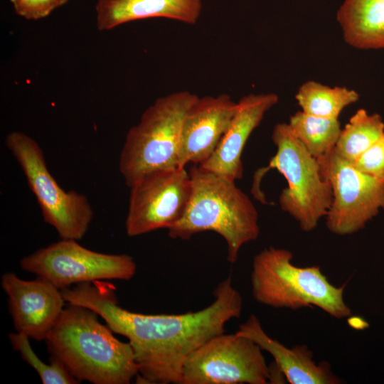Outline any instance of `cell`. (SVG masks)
Segmentation results:
<instances>
[{
    "label": "cell",
    "mask_w": 384,
    "mask_h": 384,
    "mask_svg": "<svg viewBox=\"0 0 384 384\" xmlns=\"http://www.w3.org/2000/svg\"><path fill=\"white\" fill-rule=\"evenodd\" d=\"M279 101L273 92L250 93L237 102V109L230 125L212 155L198 166L231 180L241 179L244 146L252 132L266 113Z\"/></svg>",
    "instance_id": "14"
},
{
    "label": "cell",
    "mask_w": 384,
    "mask_h": 384,
    "mask_svg": "<svg viewBox=\"0 0 384 384\" xmlns=\"http://www.w3.org/2000/svg\"><path fill=\"white\" fill-rule=\"evenodd\" d=\"M237 334L255 342L262 350L268 352L274 363L291 384H339L341 380L336 375L329 363H316L313 352L304 344L287 347L271 338L264 331L260 319L250 314L241 324Z\"/></svg>",
    "instance_id": "15"
},
{
    "label": "cell",
    "mask_w": 384,
    "mask_h": 384,
    "mask_svg": "<svg viewBox=\"0 0 384 384\" xmlns=\"http://www.w3.org/2000/svg\"><path fill=\"white\" fill-rule=\"evenodd\" d=\"M98 314L68 304L45 340L50 358L79 382L129 384L139 373L131 344L114 336Z\"/></svg>",
    "instance_id": "2"
},
{
    "label": "cell",
    "mask_w": 384,
    "mask_h": 384,
    "mask_svg": "<svg viewBox=\"0 0 384 384\" xmlns=\"http://www.w3.org/2000/svg\"><path fill=\"white\" fill-rule=\"evenodd\" d=\"M352 164L366 174L384 178V134Z\"/></svg>",
    "instance_id": "22"
},
{
    "label": "cell",
    "mask_w": 384,
    "mask_h": 384,
    "mask_svg": "<svg viewBox=\"0 0 384 384\" xmlns=\"http://www.w3.org/2000/svg\"><path fill=\"white\" fill-rule=\"evenodd\" d=\"M336 18L348 45L384 48V0H343Z\"/></svg>",
    "instance_id": "17"
},
{
    "label": "cell",
    "mask_w": 384,
    "mask_h": 384,
    "mask_svg": "<svg viewBox=\"0 0 384 384\" xmlns=\"http://www.w3.org/2000/svg\"><path fill=\"white\" fill-rule=\"evenodd\" d=\"M237 109V102L223 93L198 97L183 118L178 153V167L189 162L201 164L217 148Z\"/></svg>",
    "instance_id": "13"
},
{
    "label": "cell",
    "mask_w": 384,
    "mask_h": 384,
    "mask_svg": "<svg viewBox=\"0 0 384 384\" xmlns=\"http://www.w3.org/2000/svg\"><path fill=\"white\" fill-rule=\"evenodd\" d=\"M5 144L21 166L44 221L55 228L60 239L81 240L94 215L88 198L61 188L47 167L42 149L28 134L12 132Z\"/></svg>",
    "instance_id": "7"
},
{
    "label": "cell",
    "mask_w": 384,
    "mask_h": 384,
    "mask_svg": "<svg viewBox=\"0 0 384 384\" xmlns=\"http://www.w3.org/2000/svg\"><path fill=\"white\" fill-rule=\"evenodd\" d=\"M292 259L290 250L274 247L255 255L251 286L257 302L292 310L315 306L337 319L351 316V310L343 298L345 284L336 287L320 267H298Z\"/></svg>",
    "instance_id": "4"
},
{
    "label": "cell",
    "mask_w": 384,
    "mask_h": 384,
    "mask_svg": "<svg viewBox=\"0 0 384 384\" xmlns=\"http://www.w3.org/2000/svg\"><path fill=\"white\" fill-rule=\"evenodd\" d=\"M316 159L322 178L332 190V202L326 215L331 233L353 234L384 209V178L358 170L334 149Z\"/></svg>",
    "instance_id": "9"
},
{
    "label": "cell",
    "mask_w": 384,
    "mask_h": 384,
    "mask_svg": "<svg viewBox=\"0 0 384 384\" xmlns=\"http://www.w3.org/2000/svg\"><path fill=\"white\" fill-rule=\"evenodd\" d=\"M383 134L382 117L359 109L341 129L334 150L352 164Z\"/></svg>",
    "instance_id": "20"
},
{
    "label": "cell",
    "mask_w": 384,
    "mask_h": 384,
    "mask_svg": "<svg viewBox=\"0 0 384 384\" xmlns=\"http://www.w3.org/2000/svg\"><path fill=\"white\" fill-rule=\"evenodd\" d=\"M197 97L186 90L161 97L129 129L119 159V170L128 187L151 171L178 167L183 118Z\"/></svg>",
    "instance_id": "6"
},
{
    "label": "cell",
    "mask_w": 384,
    "mask_h": 384,
    "mask_svg": "<svg viewBox=\"0 0 384 384\" xmlns=\"http://www.w3.org/2000/svg\"><path fill=\"white\" fill-rule=\"evenodd\" d=\"M276 154L269 165L255 174L252 193L266 203L260 188V180L270 169L277 170L287 187L279 194L281 209L289 214L304 232L314 230L326 217L332 202V190L320 173L317 159L297 139L287 123L277 124L272 132Z\"/></svg>",
    "instance_id": "5"
},
{
    "label": "cell",
    "mask_w": 384,
    "mask_h": 384,
    "mask_svg": "<svg viewBox=\"0 0 384 384\" xmlns=\"http://www.w3.org/2000/svg\"><path fill=\"white\" fill-rule=\"evenodd\" d=\"M295 99L301 110L317 117L338 119L342 111L359 100L354 90L342 86L330 87L308 80L299 87Z\"/></svg>",
    "instance_id": "18"
},
{
    "label": "cell",
    "mask_w": 384,
    "mask_h": 384,
    "mask_svg": "<svg viewBox=\"0 0 384 384\" xmlns=\"http://www.w3.org/2000/svg\"><path fill=\"white\" fill-rule=\"evenodd\" d=\"M129 188L125 229L135 237L176 224L187 208L192 185L189 172L176 167L148 172Z\"/></svg>",
    "instance_id": "11"
},
{
    "label": "cell",
    "mask_w": 384,
    "mask_h": 384,
    "mask_svg": "<svg viewBox=\"0 0 384 384\" xmlns=\"http://www.w3.org/2000/svg\"><path fill=\"white\" fill-rule=\"evenodd\" d=\"M1 285L16 331L45 341L65 307L62 290L43 278L24 280L10 272L2 274Z\"/></svg>",
    "instance_id": "12"
},
{
    "label": "cell",
    "mask_w": 384,
    "mask_h": 384,
    "mask_svg": "<svg viewBox=\"0 0 384 384\" xmlns=\"http://www.w3.org/2000/svg\"><path fill=\"white\" fill-rule=\"evenodd\" d=\"M287 124L293 134L316 159L334 149L341 131L338 119L317 117L302 110L292 114Z\"/></svg>",
    "instance_id": "19"
},
{
    "label": "cell",
    "mask_w": 384,
    "mask_h": 384,
    "mask_svg": "<svg viewBox=\"0 0 384 384\" xmlns=\"http://www.w3.org/2000/svg\"><path fill=\"white\" fill-rule=\"evenodd\" d=\"M252 339L225 332L215 336L186 359L180 384H266L270 368Z\"/></svg>",
    "instance_id": "10"
},
{
    "label": "cell",
    "mask_w": 384,
    "mask_h": 384,
    "mask_svg": "<svg viewBox=\"0 0 384 384\" xmlns=\"http://www.w3.org/2000/svg\"><path fill=\"white\" fill-rule=\"evenodd\" d=\"M15 12L27 20H38L48 16L53 11L68 0H10Z\"/></svg>",
    "instance_id": "23"
},
{
    "label": "cell",
    "mask_w": 384,
    "mask_h": 384,
    "mask_svg": "<svg viewBox=\"0 0 384 384\" xmlns=\"http://www.w3.org/2000/svg\"><path fill=\"white\" fill-rule=\"evenodd\" d=\"M112 284L95 281L62 289L65 301L95 311L115 334L126 337L138 366L139 383L180 384L188 357L212 337L225 332L239 318L242 297L230 277L213 290L214 299L196 311L145 314L118 305Z\"/></svg>",
    "instance_id": "1"
},
{
    "label": "cell",
    "mask_w": 384,
    "mask_h": 384,
    "mask_svg": "<svg viewBox=\"0 0 384 384\" xmlns=\"http://www.w3.org/2000/svg\"><path fill=\"white\" fill-rule=\"evenodd\" d=\"M189 174L191 195L182 218L168 229L173 239L213 231L226 242L228 261L233 264L240 248L260 235L258 213L250 198L235 181L193 165Z\"/></svg>",
    "instance_id": "3"
},
{
    "label": "cell",
    "mask_w": 384,
    "mask_h": 384,
    "mask_svg": "<svg viewBox=\"0 0 384 384\" xmlns=\"http://www.w3.org/2000/svg\"><path fill=\"white\" fill-rule=\"evenodd\" d=\"M20 266L60 289L95 281L129 280L137 271L130 255L96 252L73 239H60L25 256Z\"/></svg>",
    "instance_id": "8"
},
{
    "label": "cell",
    "mask_w": 384,
    "mask_h": 384,
    "mask_svg": "<svg viewBox=\"0 0 384 384\" xmlns=\"http://www.w3.org/2000/svg\"><path fill=\"white\" fill-rule=\"evenodd\" d=\"M13 348L19 352L21 358L38 373L43 384H77L75 378L56 359L50 358V363H46L33 350L29 339L24 334L15 332L9 335Z\"/></svg>",
    "instance_id": "21"
},
{
    "label": "cell",
    "mask_w": 384,
    "mask_h": 384,
    "mask_svg": "<svg viewBox=\"0 0 384 384\" xmlns=\"http://www.w3.org/2000/svg\"><path fill=\"white\" fill-rule=\"evenodd\" d=\"M97 27L109 31L122 24L149 18H166L195 24L202 0H97Z\"/></svg>",
    "instance_id": "16"
}]
</instances>
